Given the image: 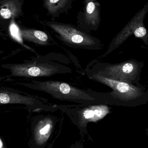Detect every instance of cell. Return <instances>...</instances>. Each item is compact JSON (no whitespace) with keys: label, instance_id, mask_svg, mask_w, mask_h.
Wrapping results in <instances>:
<instances>
[{"label":"cell","instance_id":"6da1fadb","mask_svg":"<svg viewBox=\"0 0 148 148\" xmlns=\"http://www.w3.org/2000/svg\"><path fill=\"white\" fill-rule=\"evenodd\" d=\"M18 84L31 89L45 92L59 100L87 104L97 103L108 104V93L101 94L91 90L81 89L64 82L33 80L30 83Z\"/></svg>","mask_w":148,"mask_h":148},{"label":"cell","instance_id":"7a4b0ae2","mask_svg":"<svg viewBox=\"0 0 148 148\" xmlns=\"http://www.w3.org/2000/svg\"><path fill=\"white\" fill-rule=\"evenodd\" d=\"M86 75L90 80L106 85L112 89L109 92L111 105L123 107H138L148 102V90L143 85L115 81L99 75L86 68Z\"/></svg>","mask_w":148,"mask_h":148},{"label":"cell","instance_id":"3957f363","mask_svg":"<svg viewBox=\"0 0 148 148\" xmlns=\"http://www.w3.org/2000/svg\"><path fill=\"white\" fill-rule=\"evenodd\" d=\"M53 56L54 54L52 56L38 55L31 60H24L23 63L3 64L2 67L8 70L12 76L27 78L51 77L72 73L69 67L53 60Z\"/></svg>","mask_w":148,"mask_h":148},{"label":"cell","instance_id":"277c9868","mask_svg":"<svg viewBox=\"0 0 148 148\" xmlns=\"http://www.w3.org/2000/svg\"><path fill=\"white\" fill-rule=\"evenodd\" d=\"M87 68L99 75L111 80L142 86L140 83V74L144 62L130 59L120 63L111 64L96 60L90 63Z\"/></svg>","mask_w":148,"mask_h":148},{"label":"cell","instance_id":"5b68a950","mask_svg":"<svg viewBox=\"0 0 148 148\" xmlns=\"http://www.w3.org/2000/svg\"><path fill=\"white\" fill-rule=\"evenodd\" d=\"M45 24L54 32L60 41L70 47L99 50L104 47L98 38L71 23L51 21H46Z\"/></svg>","mask_w":148,"mask_h":148},{"label":"cell","instance_id":"8992f818","mask_svg":"<svg viewBox=\"0 0 148 148\" xmlns=\"http://www.w3.org/2000/svg\"><path fill=\"white\" fill-rule=\"evenodd\" d=\"M83 2V8L77 16V27L88 33L96 32L101 22V4L96 0H85Z\"/></svg>","mask_w":148,"mask_h":148},{"label":"cell","instance_id":"52a82bcc","mask_svg":"<svg viewBox=\"0 0 148 148\" xmlns=\"http://www.w3.org/2000/svg\"><path fill=\"white\" fill-rule=\"evenodd\" d=\"M148 12V2L123 27V28L113 38L107 51L101 56L105 57L118 48L130 36L134 34L136 28L143 24V21Z\"/></svg>","mask_w":148,"mask_h":148},{"label":"cell","instance_id":"ba28073f","mask_svg":"<svg viewBox=\"0 0 148 148\" xmlns=\"http://www.w3.org/2000/svg\"><path fill=\"white\" fill-rule=\"evenodd\" d=\"M22 104L28 108L34 110L41 105V102L33 96L24 95L14 90L0 89V105Z\"/></svg>","mask_w":148,"mask_h":148},{"label":"cell","instance_id":"9c48e42d","mask_svg":"<svg viewBox=\"0 0 148 148\" xmlns=\"http://www.w3.org/2000/svg\"><path fill=\"white\" fill-rule=\"evenodd\" d=\"M73 0H44L43 6L51 16L52 21L59 18L63 13H67L72 8Z\"/></svg>","mask_w":148,"mask_h":148},{"label":"cell","instance_id":"30bf717a","mask_svg":"<svg viewBox=\"0 0 148 148\" xmlns=\"http://www.w3.org/2000/svg\"><path fill=\"white\" fill-rule=\"evenodd\" d=\"M23 0L0 1V17L4 19L18 18L22 14Z\"/></svg>","mask_w":148,"mask_h":148},{"label":"cell","instance_id":"8fae6325","mask_svg":"<svg viewBox=\"0 0 148 148\" xmlns=\"http://www.w3.org/2000/svg\"><path fill=\"white\" fill-rule=\"evenodd\" d=\"M23 40L39 46H47L51 44L52 37L42 30L29 28H20Z\"/></svg>","mask_w":148,"mask_h":148},{"label":"cell","instance_id":"7c38bea8","mask_svg":"<svg viewBox=\"0 0 148 148\" xmlns=\"http://www.w3.org/2000/svg\"><path fill=\"white\" fill-rule=\"evenodd\" d=\"M109 112V109L107 106H91L83 110L82 119L86 121H96L102 119Z\"/></svg>","mask_w":148,"mask_h":148},{"label":"cell","instance_id":"4fadbf2b","mask_svg":"<svg viewBox=\"0 0 148 148\" xmlns=\"http://www.w3.org/2000/svg\"><path fill=\"white\" fill-rule=\"evenodd\" d=\"M136 37L141 39L145 45H148V31L144 23L138 26L134 34Z\"/></svg>","mask_w":148,"mask_h":148},{"label":"cell","instance_id":"5bb4252c","mask_svg":"<svg viewBox=\"0 0 148 148\" xmlns=\"http://www.w3.org/2000/svg\"><path fill=\"white\" fill-rule=\"evenodd\" d=\"M13 20L14 19L11 20V22L10 26V35L12 36L13 39L15 40L16 41L23 45V39L21 35L20 28L13 21Z\"/></svg>","mask_w":148,"mask_h":148},{"label":"cell","instance_id":"9a60e30c","mask_svg":"<svg viewBox=\"0 0 148 148\" xmlns=\"http://www.w3.org/2000/svg\"><path fill=\"white\" fill-rule=\"evenodd\" d=\"M51 126L50 123H48L43 125V127H40V128H38L36 136L38 137L45 136L49 133L51 129Z\"/></svg>","mask_w":148,"mask_h":148},{"label":"cell","instance_id":"2e32d148","mask_svg":"<svg viewBox=\"0 0 148 148\" xmlns=\"http://www.w3.org/2000/svg\"><path fill=\"white\" fill-rule=\"evenodd\" d=\"M0 148H7L6 145L1 138H0Z\"/></svg>","mask_w":148,"mask_h":148},{"label":"cell","instance_id":"e0dca14e","mask_svg":"<svg viewBox=\"0 0 148 148\" xmlns=\"http://www.w3.org/2000/svg\"><path fill=\"white\" fill-rule=\"evenodd\" d=\"M145 132H146V135L147 136H148V127L145 129Z\"/></svg>","mask_w":148,"mask_h":148},{"label":"cell","instance_id":"ac0fdd59","mask_svg":"<svg viewBox=\"0 0 148 148\" xmlns=\"http://www.w3.org/2000/svg\"><path fill=\"white\" fill-rule=\"evenodd\" d=\"M3 53V51H2V50H0V56H1V54Z\"/></svg>","mask_w":148,"mask_h":148}]
</instances>
